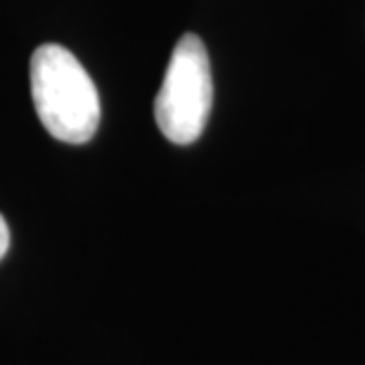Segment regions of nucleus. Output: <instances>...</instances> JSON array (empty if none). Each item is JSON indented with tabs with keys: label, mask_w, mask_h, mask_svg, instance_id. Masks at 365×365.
Returning a JSON list of instances; mask_svg holds the SVG:
<instances>
[{
	"label": "nucleus",
	"mask_w": 365,
	"mask_h": 365,
	"mask_svg": "<svg viewBox=\"0 0 365 365\" xmlns=\"http://www.w3.org/2000/svg\"><path fill=\"white\" fill-rule=\"evenodd\" d=\"M7 247H10V228H7L5 218L0 216V259L7 254Z\"/></svg>",
	"instance_id": "obj_3"
},
{
	"label": "nucleus",
	"mask_w": 365,
	"mask_h": 365,
	"mask_svg": "<svg viewBox=\"0 0 365 365\" xmlns=\"http://www.w3.org/2000/svg\"><path fill=\"white\" fill-rule=\"evenodd\" d=\"M211 102L214 83L207 48L200 36L185 34L173 48L164 83L157 93V126L173 145L195 143L207 126Z\"/></svg>",
	"instance_id": "obj_2"
},
{
	"label": "nucleus",
	"mask_w": 365,
	"mask_h": 365,
	"mask_svg": "<svg viewBox=\"0 0 365 365\" xmlns=\"http://www.w3.org/2000/svg\"><path fill=\"white\" fill-rule=\"evenodd\" d=\"M31 98L41 123L55 140L83 145L98 133V88L67 48L46 43L34 50Z\"/></svg>",
	"instance_id": "obj_1"
}]
</instances>
